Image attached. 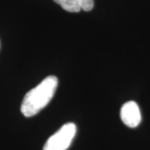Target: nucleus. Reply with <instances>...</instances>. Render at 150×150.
<instances>
[{
  "label": "nucleus",
  "instance_id": "nucleus-3",
  "mask_svg": "<svg viewBox=\"0 0 150 150\" xmlns=\"http://www.w3.org/2000/svg\"><path fill=\"white\" fill-rule=\"evenodd\" d=\"M123 123L129 128L137 127L141 122V112L139 105L134 101H129L123 104L120 110Z\"/></svg>",
  "mask_w": 150,
  "mask_h": 150
},
{
  "label": "nucleus",
  "instance_id": "nucleus-4",
  "mask_svg": "<svg viewBox=\"0 0 150 150\" xmlns=\"http://www.w3.org/2000/svg\"><path fill=\"white\" fill-rule=\"evenodd\" d=\"M64 10L70 13H78L81 10H92L94 6L93 0H54Z\"/></svg>",
  "mask_w": 150,
  "mask_h": 150
},
{
  "label": "nucleus",
  "instance_id": "nucleus-2",
  "mask_svg": "<svg viewBox=\"0 0 150 150\" xmlns=\"http://www.w3.org/2000/svg\"><path fill=\"white\" fill-rule=\"evenodd\" d=\"M76 130L74 123H65L47 140L43 150H67L74 138Z\"/></svg>",
  "mask_w": 150,
  "mask_h": 150
},
{
  "label": "nucleus",
  "instance_id": "nucleus-1",
  "mask_svg": "<svg viewBox=\"0 0 150 150\" xmlns=\"http://www.w3.org/2000/svg\"><path fill=\"white\" fill-rule=\"evenodd\" d=\"M59 83L58 78L50 75L25 94L21 104V112L25 117L39 112L53 98Z\"/></svg>",
  "mask_w": 150,
  "mask_h": 150
}]
</instances>
